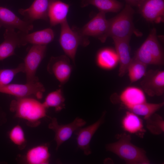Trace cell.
<instances>
[{"instance_id": "cell-1", "label": "cell", "mask_w": 164, "mask_h": 164, "mask_svg": "<svg viewBox=\"0 0 164 164\" xmlns=\"http://www.w3.org/2000/svg\"><path fill=\"white\" fill-rule=\"evenodd\" d=\"M46 109L43 103L32 97H16L11 102L10 110L16 117L25 120L29 126L35 127L46 116Z\"/></svg>"}, {"instance_id": "cell-2", "label": "cell", "mask_w": 164, "mask_h": 164, "mask_svg": "<svg viewBox=\"0 0 164 164\" xmlns=\"http://www.w3.org/2000/svg\"><path fill=\"white\" fill-rule=\"evenodd\" d=\"M117 137V141L107 145L106 149L107 151L116 154L128 164L150 163L146 152L131 142V138L130 135L124 133L118 135Z\"/></svg>"}, {"instance_id": "cell-3", "label": "cell", "mask_w": 164, "mask_h": 164, "mask_svg": "<svg viewBox=\"0 0 164 164\" xmlns=\"http://www.w3.org/2000/svg\"><path fill=\"white\" fill-rule=\"evenodd\" d=\"M135 11L130 5L126 4L124 8L117 15L108 20V37L112 39L130 38L137 32L133 23V17Z\"/></svg>"}, {"instance_id": "cell-4", "label": "cell", "mask_w": 164, "mask_h": 164, "mask_svg": "<svg viewBox=\"0 0 164 164\" xmlns=\"http://www.w3.org/2000/svg\"><path fill=\"white\" fill-rule=\"evenodd\" d=\"M133 58L147 65L163 64L164 53L158 40L155 28L151 30L145 41L137 50Z\"/></svg>"}, {"instance_id": "cell-5", "label": "cell", "mask_w": 164, "mask_h": 164, "mask_svg": "<svg viewBox=\"0 0 164 164\" xmlns=\"http://www.w3.org/2000/svg\"><path fill=\"white\" fill-rule=\"evenodd\" d=\"M59 43L66 55L74 62L78 46H86L89 41L87 37L81 35L76 28L71 29L66 21L61 24Z\"/></svg>"}, {"instance_id": "cell-6", "label": "cell", "mask_w": 164, "mask_h": 164, "mask_svg": "<svg viewBox=\"0 0 164 164\" xmlns=\"http://www.w3.org/2000/svg\"><path fill=\"white\" fill-rule=\"evenodd\" d=\"M46 49V45H33L29 51L23 63L26 83L39 81L36 71L45 56Z\"/></svg>"}, {"instance_id": "cell-7", "label": "cell", "mask_w": 164, "mask_h": 164, "mask_svg": "<svg viewBox=\"0 0 164 164\" xmlns=\"http://www.w3.org/2000/svg\"><path fill=\"white\" fill-rule=\"evenodd\" d=\"M76 29L84 36H92L104 43L108 37L109 21L105 13L99 12L81 28Z\"/></svg>"}, {"instance_id": "cell-8", "label": "cell", "mask_w": 164, "mask_h": 164, "mask_svg": "<svg viewBox=\"0 0 164 164\" xmlns=\"http://www.w3.org/2000/svg\"><path fill=\"white\" fill-rule=\"evenodd\" d=\"M45 89L43 85L38 81L25 84H9L0 86V93L15 96L16 97H34L41 99Z\"/></svg>"}, {"instance_id": "cell-9", "label": "cell", "mask_w": 164, "mask_h": 164, "mask_svg": "<svg viewBox=\"0 0 164 164\" xmlns=\"http://www.w3.org/2000/svg\"><path fill=\"white\" fill-rule=\"evenodd\" d=\"M86 124L83 119L77 117L72 122L66 125L59 124L56 118H53L48 128L55 132L54 139L56 144V150L65 141L68 140L73 133Z\"/></svg>"}, {"instance_id": "cell-10", "label": "cell", "mask_w": 164, "mask_h": 164, "mask_svg": "<svg viewBox=\"0 0 164 164\" xmlns=\"http://www.w3.org/2000/svg\"><path fill=\"white\" fill-rule=\"evenodd\" d=\"M140 85L149 96H161L164 92V71L150 70L146 72Z\"/></svg>"}, {"instance_id": "cell-11", "label": "cell", "mask_w": 164, "mask_h": 164, "mask_svg": "<svg viewBox=\"0 0 164 164\" xmlns=\"http://www.w3.org/2000/svg\"><path fill=\"white\" fill-rule=\"evenodd\" d=\"M137 7L139 13L148 22L158 23L164 22V0H142Z\"/></svg>"}, {"instance_id": "cell-12", "label": "cell", "mask_w": 164, "mask_h": 164, "mask_svg": "<svg viewBox=\"0 0 164 164\" xmlns=\"http://www.w3.org/2000/svg\"><path fill=\"white\" fill-rule=\"evenodd\" d=\"M47 69L48 72L54 75L62 84L67 81L72 70L68 57L64 55L51 57Z\"/></svg>"}, {"instance_id": "cell-13", "label": "cell", "mask_w": 164, "mask_h": 164, "mask_svg": "<svg viewBox=\"0 0 164 164\" xmlns=\"http://www.w3.org/2000/svg\"><path fill=\"white\" fill-rule=\"evenodd\" d=\"M17 29L26 33L33 28L32 22L22 20L9 9L0 6V28Z\"/></svg>"}, {"instance_id": "cell-14", "label": "cell", "mask_w": 164, "mask_h": 164, "mask_svg": "<svg viewBox=\"0 0 164 164\" xmlns=\"http://www.w3.org/2000/svg\"><path fill=\"white\" fill-rule=\"evenodd\" d=\"M22 33L20 31L16 32L15 29H5L4 41L0 44V61L15 55V49L23 46Z\"/></svg>"}, {"instance_id": "cell-15", "label": "cell", "mask_w": 164, "mask_h": 164, "mask_svg": "<svg viewBox=\"0 0 164 164\" xmlns=\"http://www.w3.org/2000/svg\"><path fill=\"white\" fill-rule=\"evenodd\" d=\"M53 0H34L29 7L19 10L24 20L32 22L37 19L49 20L48 12L50 5Z\"/></svg>"}, {"instance_id": "cell-16", "label": "cell", "mask_w": 164, "mask_h": 164, "mask_svg": "<svg viewBox=\"0 0 164 164\" xmlns=\"http://www.w3.org/2000/svg\"><path fill=\"white\" fill-rule=\"evenodd\" d=\"M105 115V112H104L99 119L96 122L87 127L80 128L76 131L78 146L86 155H88L91 153L90 142L96 132L103 123Z\"/></svg>"}, {"instance_id": "cell-17", "label": "cell", "mask_w": 164, "mask_h": 164, "mask_svg": "<svg viewBox=\"0 0 164 164\" xmlns=\"http://www.w3.org/2000/svg\"><path fill=\"white\" fill-rule=\"evenodd\" d=\"M112 39L119 63L118 75L122 77L127 73L128 66L132 60L129 46L130 38Z\"/></svg>"}, {"instance_id": "cell-18", "label": "cell", "mask_w": 164, "mask_h": 164, "mask_svg": "<svg viewBox=\"0 0 164 164\" xmlns=\"http://www.w3.org/2000/svg\"><path fill=\"white\" fill-rule=\"evenodd\" d=\"M69 5L60 0H53L49 7L48 19L51 26L61 24L67 20Z\"/></svg>"}, {"instance_id": "cell-19", "label": "cell", "mask_w": 164, "mask_h": 164, "mask_svg": "<svg viewBox=\"0 0 164 164\" xmlns=\"http://www.w3.org/2000/svg\"><path fill=\"white\" fill-rule=\"evenodd\" d=\"M54 37L53 30L51 28H47L31 33L22 32V40L23 46L28 43L47 45L53 40Z\"/></svg>"}, {"instance_id": "cell-20", "label": "cell", "mask_w": 164, "mask_h": 164, "mask_svg": "<svg viewBox=\"0 0 164 164\" xmlns=\"http://www.w3.org/2000/svg\"><path fill=\"white\" fill-rule=\"evenodd\" d=\"M120 99L127 108L146 101L143 91L133 86L126 88L121 93Z\"/></svg>"}, {"instance_id": "cell-21", "label": "cell", "mask_w": 164, "mask_h": 164, "mask_svg": "<svg viewBox=\"0 0 164 164\" xmlns=\"http://www.w3.org/2000/svg\"><path fill=\"white\" fill-rule=\"evenodd\" d=\"M50 157L48 147L40 145L29 149L24 156V160L29 164H46L49 162Z\"/></svg>"}, {"instance_id": "cell-22", "label": "cell", "mask_w": 164, "mask_h": 164, "mask_svg": "<svg viewBox=\"0 0 164 164\" xmlns=\"http://www.w3.org/2000/svg\"><path fill=\"white\" fill-rule=\"evenodd\" d=\"M91 5L105 13L108 12H117L123 7V4L116 0H82V7Z\"/></svg>"}, {"instance_id": "cell-23", "label": "cell", "mask_w": 164, "mask_h": 164, "mask_svg": "<svg viewBox=\"0 0 164 164\" xmlns=\"http://www.w3.org/2000/svg\"><path fill=\"white\" fill-rule=\"evenodd\" d=\"M122 124L124 129L130 133L141 136V134H143L145 132L141 119L137 115L130 111L126 113L122 119Z\"/></svg>"}, {"instance_id": "cell-24", "label": "cell", "mask_w": 164, "mask_h": 164, "mask_svg": "<svg viewBox=\"0 0 164 164\" xmlns=\"http://www.w3.org/2000/svg\"><path fill=\"white\" fill-rule=\"evenodd\" d=\"M97 64L101 67L108 69L114 67L118 62V58L115 51L109 48L101 50L96 57Z\"/></svg>"}, {"instance_id": "cell-25", "label": "cell", "mask_w": 164, "mask_h": 164, "mask_svg": "<svg viewBox=\"0 0 164 164\" xmlns=\"http://www.w3.org/2000/svg\"><path fill=\"white\" fill-rule=\"evenodd\" d=\"M164 102L159 103H151L146 102L127 108L130 111L137 115L144 117L146 120L162 107Z\"/></svg>"}, {"instance_id": "cell-26", "label": "cell", "mask_w": 164, "mask_h": 164, "mask_svg": "<svg viewBox=\"0 0 164 164\" xmlns=\"http://www.w3.org/2000/svg\"><path fill=\"white\" fill-rule=\"evenodd\" d=\"M147 65L133 58L129 63L127 72L131 83L135 82L144 77Z\"/></svg>"}, {"instance_id": "cell-27", "label": "cell", "mask_w": 164, "mask_h": 164, "mask_svg": "<svg viewBox=\"0 0 164 164\" xmlns=\"http://www.w3.org/2000/svg\"><path fill=\"white\" fill-rule=\"evenodd\" d=\"M64 101L62 91L59 89L49 94L43 104L47 109L53 107L58 111L65 108Z\"/></svg>"}, {"instance_id": "cell-28", "label": "cell", "mask_w": 164, "mask_h": 164, "mask_svg": "<svg viewBox=\"0 0 164 164\" xmlns=\"http://www.w3.org/2000/svg\"><path fill=\"white\" fill-rule=\"evenodd\" d=\"M9 138L11 141L20 149L25 148L26 140L24 131L19 125L14 126L9 132Z\"/></svg>"}, {"instance_id": "cell-29", "label": "cell", "mask_w": 164, "mask_h": 164, "mask_svg": "<svg viewBox=\"0 0 164 164\" xmlns=\"http://www.w3.org/2000/svg\"><path fill=\"white\" fill-rule=\"evenodd\" d=\"M23 63H20L16 68L0 69V86L10 84L14 77L20 72L24 73Z\"/></svg>"}, {"instance_id": "cell-30", "label": "cell", "mask_w": 164, "mask_h": 164, "mask_svg": "<svg viewBox=\"0 0 164 164\" xmlns=\"http://www.w3.org/2000/svg\"><path fill=\"white\" fill-rule=\"evenodd\" d=\"M146 120V127L152 134L158 135L164 132V121L160 115L154 113Z\"/></svg>"}, {"instance_id": "cell-31", "label": "cell", "mask_w": 164, "mask_h": 164, "mask_svg": "<svg viewBox=\"0 0 164 164\" xmlns=\"http://www.w3.org/2000/svg\"><path fill=\"white\" fill-rule=\"evenodd\" d=\"M142 0H125L127 4L131 6L138 7Z\"/></svg>"}]
</instances>
